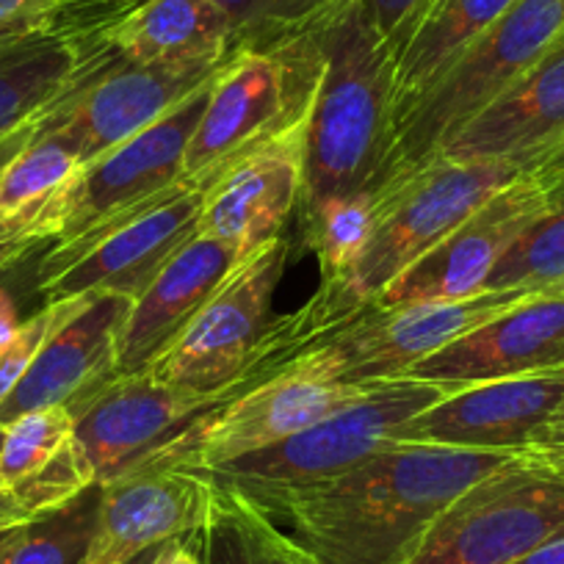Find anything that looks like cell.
<instances>
[{"mask_svg":"<svg viewBox=\"0 0 564 564\" xmlns=\"http://www.w3.org/2000/svg\"><path fill=\"white\" fill-rule=\"evenodd\" d=\"M197 545L203 564H318L247 492L216 479Z\"/></svg>","mask_w":564,"mask_h":564,"instance_id":"cell-28","label":"cell"},{"mask_svg":"<svg viewBox=\"0 0 564 564\" xmlns=\"http://www.w3.org/2000/svg\"><path fill=\"white\" fill-rule=\"evenodd\" d=\"M97 485L69 406H42L3 426L0 496L25 520L64 507Z\"/></svg>","mask_w":564,"mask_h":564,"instance_id":"cell-23","label":"cell"},{"mask_svg":"<svg viewBox=\"0 0 564 564\" xmlns=\"http://www.w3.org/2000/svg\"><path fill=\"white\" fill-rule=\"evenodd\" d=\"M100 514V485L14 529L7 564H84Z\"/></svg>","mask_w":564,"mask_h":564,"instance_id":"cell-31","label":"cell"},{"mask_svg":"<svg viewBox=\"0 0 564 564\" xmlns=\"http://www.w3.org/2000/svg\"><path fill=\"white\" fill-rule=\"evenodd\" d=\"M531 296L536 294L485 289L459 300L371 305L324 335V340L338 351L346 379L366 384L373 379L401 377L415 362L446 349Z\"/></svg>","mask_w":564,"mask_h":564,"instance_id":"cell-14","label":"cell"},{"mask_svg":"<svg viewBox=\"0 0 564 564\" xmlns=\"http://www.w3.org/2000/svg\"><path fill=\"white\" fill-rule=\"evenodd\" d=\"M130 3H133V7H139V3H148V0H130Z\"/></svg>","mask_w":564,"mask_h":564,"instance_id":"cell-46","label":"cell"},{"mask_svg":"<svg viewBox=\"0 0 564 564\" xmlns=\"http://www.w3.org/2000/svg\"><path fill=\"white\" fill-rule=\"evenodd\" d=\"M3 529H12V525H3V523H0V531H3Z\"/></svg>","mask_w":564,"mask_h":564,"instance_id":"cell-47","label":"cell"},{"mask_svg":"<svg viewBox=\"0 0 564 564\" xmlns=\"http://www.w3.org/2000/svg\"><path fill=\"white\" fill-rule=\"evenodd\" d=\"M153 556H155V547H153V551H148V553H141V556H135L130 564H153Z\"/></svg>","mask_w":564,"mask_h":564,"instance_id":"cell-44","label":"cell"},{"mask_svg":"<svg viewBox=\"0 0 564 564\" xmlns=\"http://www.w3.org/2000/svg\"><path fill=\"white\" fill-rule=\"evenodd\" d=\"M523 452L547 459V463H564V399L558 401L553 415L542 423L540 432L531 437V443Z\"/></svg>","mask_w":564,"mask_h":564,"instance_id":"cell-36","label":"cell"},{"mask_svg":"<svg viewBox=\"0 0 564 564\" xmlns=\"http://www.w3.org/2000/svg\"><path fill=\"white\" fill-rule=\"evenodd\" d=\"M316 45L302 208L373 192L395 124V53L373 29L362 0L318 29Z\"/></svg>","mask_w":564,"mask_h":564,"instance_id":"cell-2","label":"cell"},{"mask_svg":"<svg viewBox=\"0 0 564 564\" xmlns=\"http://www.w3.org/2000/svg\"><path fill=\"white\" fill-rule=\"evenodd\" d=\"M14 529H18V525H12V529H3V531H0V564H7V562H9V547H12Z\"/></svg>","mask_w":564,"mask_h":564,"instance_id":"cell-42","label":"cell"},{"mask_svg":"<svg viewBox=\"0 0 564 564\" xmlns=\"http://www.w3.org/2000/svg\"><path fill=\"white\" fill-rule=\"evenodd\" d=\"M514 0H443L395 56V117L446 73Z\"/></svg>","mask_w":564,"mask_h":564,"instance_id":"cell-27","label":"cell"},{"mask_svg":"<svg viewBox=\"0 0 564 564\" xmlns=\"http://www.w3.org/2000/svg\"><path fill=\"white\" fill-rule=\"evenodd\" d=\"M84 166L78 150L42 124L36 139L0 175V241L25 249L51 247Z\"/></svg>","mask_w":564,"mask_h":564,"instance_id":"cell-26","label":"cell"},{"mask_svg":"<svg viewBox=\"0 0 564 564\" xmlns=\"http://www.w3.org/2000/svg\"><path fill=\"white\" fill-rule=\"evenodd\" d=\"M214 479L188 468L139 463L100 485V514L84 564H130L208 518Z\"/></svg>","mask_w":564,"mask_h":564,"instance_id":"cell-18","label":"cell"},{"mask_svg":"<svg viewBox=\"0 0 564 564\" xmlns=\"http://www.w3.org/2000/svg\"><path fill=\"white\" fill-rule=\"evenodd\" d=\"M0 443H3V426H0ZM0 523H3V525H20V523H25L23 514H20L18 509H14L12 503H9L3 496H0Z\"/></svg>","mask_w":564,"mask_h":564,"instance_id":"cell-41","label":"cell"},{"mask_svg":"<svg viewBox=\"0 0 564 564\" xmlns=\"http://www.w3.org/2000/svg\"><path fill=\"white\" fill-rule=\"evenodd\" d=\"M421 3L423 0H362L373 29L393 47L395 56H399L401 45L410 36L412 23H415L417 12H421Z\"/></svg>","mask_w":564,"mask_h":564,"instance_id":"cell-34","label":"cell"},{"mask_svg":"<svg viewBox=\"0 0 564 564\" xmlns=\"http://www.w3.org/2000/svg\"><path fill=\"white\" fill-rule=\"evenodd\" d=\"M562 183V164L520 175L481 203L410 269L401 271L373 305L459 300L485 291L509 249L551 210Z\"/></svg>","mask_w":564,"mask_h":564,"instance_id":"cell-11","label":"cell"},{"mask_svg":"<svg viewBox=\"0 0 564 564\" xmlns=\"http://www.w3.org/2000/svg\"><path fill=\"white\" fill-rule=\"evenodd\" d=\"M514 564H564V531L562 534L551 536L547 542H542L540 547L525 553V556L518 558Z\"/></svg>","mask_w":564,"mask_h":564,"instance_id":"cell-40","label":"cell"},{"mask_svg":"<svg viewBox=\"0 0 564 564\" xmlns=\"http://www.w3.org/2000/svg\"><path fill=\"white\" fill-rule=\"evenodd\" d=\"M437 153L459 161H507L520 170L564 161V36L498 100L454 130Z\"/></svg>","mask_w":564,"mask_h":564,"instance_id":"cell-20","label":"cell"},{"mask_svg":"<svg viewBox=\"0 0 564 564\" xmlns=\"http://www.w3.org/2000/svg\"><path fill=\"white\" fill-rule=\"evenodd\" d=\"M86 300H89V294L69 296V300L42 302L40 311L25 316L23 324H20L9 338L0 340V404L12 395V390L18 388L20 379L25 377V371H29L31 362L36 360V355H40L42 346L47 344V338H51L69 316H75V313L84 307Z\"/></svg>","mask_w":564,"mask_h":564,"instance_id":"cell-33","label":"cell"},{"mask_svg":"<svg viewBox=\"0 0 564 564\" xmlns=\"http://www.w3.org/2000/svg\"><path fill=\"white\" fill-rule=\"evenodd\" d=\"M219 64L159 67L124 62L117 53H108L69 91L67 100L51 111L45 124L62 133L84 164H89L181 106L214 78Z\"/></svg>","mask_w":564,"mask_h":564,"instance_id":"cell-16","label":"cell"},{"mask_svg":"<svg viewBox=\"0 0 564 564\" xmlns=\"http://www.w3.org/2000/svg\"><path fill=\"white\" fill-rule=\"evenodd\" d=\"M545 294H564V276L556 282V285H553L551 291H545Z\"/></svg>","mask_w":564,"mask_h":564,"instance_id":"cell-45","label":"cell"},{"mask_svg":"<svg viewBox=\"0 0 564 564\" xmlns=\"http://www.w3.org/2000/svg\"><path fill=\"white\" fill-rule=\"evenodd\" d=\"M316 80V31L276 51H232L210 80L183 177L197 188L208 186L232 161L300 117L311 106Z\"/></svg>","mask_w":564,"mask_h":564,"instance_id":"cell-7","label":"cell"},{"mask_svg":"<svg viewBox=\"0 0 564 564\" xmlns=\"http://www.w3.org/2000/svg\"><path fill=\"white\" fill-rule=\"evenodd\" d=\"M236 263L230 247L194 236L130 305L119 335L117 377L153 366Z\"/></svg>","mask_w":564,"mask_h":564,"instance_id":"cell-24","label":"cell"},{"mask_svg":"<svg viewBox=\"0 0 564 564\" xmlns=\"http://www.w3.org/2000/svg\"><path fill=\"white\" fill-rule=\"evenodd\" d=\"M307 241L316 252L322 265L324 285L318 300L329 307L338 318L349 322L355 318L340 305V294L355 276L368 241H371L373 221H377V192L346 194V197H329L324 203L305 208Z\"/></svg>","mask_w":564,"mask_h":564,"instance_id":"cell-29","label":"cell"},{"mask_svg":"<svg viewBox=\"0 0 564 564\" xmlns=\"http://www.w3.org/2000/svg\"><path fill=\"white\" fill-rule=\"evenodd\" d=\"M232 25V51H276L324 29L355 0H216ZM230 51V53H232Z\"/></svg>","mask_w":564,"mask_h":564,"instance_id":"cell-30","label":"cell"},{"mask_svg":"<svg viewBox=\"0 0 564 564\" xmlns=\"http://www.w3.org/2000/svg\"><path fill=\"white\" fill-rule=\"evenodd\" d=\"M203 188L183 181L170 194L106 227L67 258L36 269L42 302L84 294H117L135 302L166 263L197 236Z\"/></svg>","mask_w":564,"mask_h":564,"instance_id":"cell-12","label":"cell"},{"mask_svg":"<svg viewBox=\"0 0 564 564\" xmlns=\"http://www.w3.org/2000/svg\"><path fill=\"white\" fill-rule=\"evenodd\" d=\"M42 252H45V249H25L18 247V243L0 241V289H3L7 282L18 280V276L36 271Z\"/></svg>","mask_w":564,"mask_h":564,"instance_id":"cell-37","label":"cell"},{"mask_svg":"<svg viewBox=\"0 0 564 564\" xmlns=\"http://www.w3.org/2000/svg\"><path fill=\"white\" fill-rule=\"evenodd\" d=\"M289 265V241L274 238L238 260L164 355L144 371L183 388L243 390L338 324L313 300L271 324L276 285Z\"/></svg>","mask_w":564,"mask_h":564,"instance_id":"cell-3","label":"cell"},{"mask_svg":"<svg viewBox=\"0 0 564 564\" xmlns=\"http://www.w3.org/2000/svg\"><path fill=\"white\" fill-rule=\"evenodd\" d=\"M366 384L349 382L338 351L318 338L188 423L181 435L141 463L175 465L210 476L311 430L313 423L349 404Z\"/></svg>","mask_w":564,"mask_h":564,"instance_id":"cell-4","label":"cell"},{"mask_svg":"<svg viewBox=\"0 0 564 564\" xmlns=\"http://www.w3.org/2000/svg\"><path fill=\"white\" fill-rule=\"evenodd\" d=\"M564 276V183L551 210L509 249L487 289L545 294Z\"/></svg>","mask_w":564,"mask_h":564,"instance_id":"cell-32","label":"cell"},{"mask_svg":"<svg viewBox=\"0 0 564 564\" xmlns=\"http://www.w3.org/2000/svg\"><path fill=\"white\" fill-rule=\"evenodd\" d=\"M553 465H564V463H553Z\"/></svg>","mask_w":564,"mask_h":564,"instance_id":"cell-48","label":"cell"},{"mask_svg":"<svg viewBox=\"0 0 564 564\" xmlns=\"http://www.w3.org/2000/svg\"><path fill=\"white\" fill-rule=\"evenodd\" d=\"M441 3H443V0H423V3H421V12H417L415 23H412L410 34H412V31H415V25H417V23H421V20H423V18H430V14H432V12H435V9H437V7H441ZM406 40H410V36H406ZM401 47H404V45H401Z\"/></svg>","mask_w":564,"mask_h":564,"instance_id":"cell-43","label":"cell"},{"mask_svg":"<svg viewBox=\"0 0 564 564\" xmlns=\"http://www.w3.org/2000/svg\"><path fill=\"white\" fill-rule=\"evenodd\" d=\"M47 117H51V113H47ZM47 117L23 124V128L12 130V133H7V135H0V175H3V172H7V166L12 164V161L18 159L25 148H29L31 141L36 139V133H40Z\"/></svg>","mask_w":564,"mask_h":564,"instance_id":"cell-39","label":"cell"},{"mask_svg":"<svg viewBox=\"0 0 564 564\" xmlns=\"http://www.w3.org/2000/svg\"><path fill=\"white\" fill-rule=\"evenodd\" d=\"M452 388L454 384L415 377L373 379L349 404L313 423L311 430L289 437L280 446L249 454L210 474V479L241 490L300 487L333 479L393 443L410 417L421 415Z\"/></svg>","mask_w":564,"mask_h":564,"instance_id":"cell-9","label":"cell"},{"mask_svg":"<svg viewBox=\"0 0 564 564\" xmlns=\"http://www.w3.org/2000/svg\"><path fill=\"white\" fill-rule=\"evenodd\" d=\"M562 166H564V161H562Z\"/></svg>","mask_w":564,"mask_h":564,"instance_id":"cell-49","label":"cell"},{"mask_svg":"<svg viewBox=\"0 0 564 564\" xmlns=\"http://www.w3.org/2000/svg\"><path fill=\"white\" fill-rule=\"evenodd\" d=\"M241 390H197L150 371L124 373L91 393L75 415V432L95 465L97 485L148 459L188 423Z\"/></svg>","mask_w":564,"mask_h":564,"instance_id":"cell-17","label":"cell"},{"mask_svg":"<svg viewBox=\"0 0 564 564\" xmlns=\"http://www.w3.org/2000/svg\"><path fill=\"white\" fill-rule=\"evenodd\" d=\"M553 371H564V294L531 296L401 377L470 384Z\"/></svg>","mask_w":564,"mask_h":564,"instance_id":"cell-22","label":"cell"},{"mask_svg":"<svg viewBox=\"0 0 564 564\" xmlns=\"http://www.w3.org/2000/svg\"><path fill=\"white\" fill-rule=\"evenodd\" d=\"M130 305L117 294H89L84 307L47 338L12 395L0 404V426L42 406L64 404L75 412L117 377L119 335Z\"/></svg>","mask_w":564,"mask_h":564,"instance_id":"cell-21","label":"cell"},{"mask_svg":"<svg viewBox=\"0 0 564 564\" xmlns=\"http://www.w3.org/2000/svg\"><path fill=\"white\" fill-rule=\"evenodd\" d=\"M153 564H203L197 545V531H194V534L172 536V540L161 542V545L155 547Z\"/></svg>","mask_w":564,"mask_h":564,"instance_id":"cell-38","label":"cell"},{"mask_svg":"<svg viewBox=\"0 0 564 564\" xmlns=\"http://www.w3.org/2000/svg\"><path fill=\"white\" fill-rule=\"evenodd\" d=\"M62 0H0V36L36 29L56 14Z\"/></svg>","mask_w":564,"mask_h":564,"instance_id":"cell-35","label":"cell"},{"mask_svg":"<svg viewBox=\"0 0 564 564\" xmlns=\"http://www.w3.org/2000/svg\"><path fill=\"white\" fill-rule=\"evenodd\" d=\"M564 531V465L523 452L437 518L406 564H514Z\"/></svg>","mask_w":564,"mask_h":564,"instance_id":"cell-8","label":"cell"},{"mask_svg":"<svg viewBox=\"0 0 564 564\" xmlns=\"http://www.w3.org/2000/svg\"><path fill=\"white\" fill-rule=\"evenodd\" d=\"M520 454L393 441L333 479L243 492L318 564H406L468 487Z\"/></svg>","mask_w":564,"mask_h":564,"instance_id":"cell-1","label":"cell"},{"mask_svg":"<svg viewBox=\"0 0 564 564\" xmlns=\"http://www.w3.org/2000/svg\"><path fill=\"white\" fill-rule=\"evenodd\" d=\"M130 0H62L47 23L0 36V135L56 111L111 53L108 29Z\"/></svg>","mask_w":564,"mask_h":564,"instance_id":"cell-13","label":"cell"},{"mask_svg":"<svg viewBox=\"0 0 564 564\" xmlns=\"http://www.w3.org/2000/svg\"><path fill=\"white\" fill-rule=\"evenodd\" d=\"M562 36L564 0H514L446 73L399 111L377 188L435 155L454 130L518 84Z\"/></svg>","mask_w":564,"mask_h":564,"instance_id":"cell-5","label":"cell"},{"mask_svg":"<svg viewBox=\"0 0 564 564\" xmlns=\"http://www.w3.org/2000/svg\"><path fill=\"white\" fill-rule=\"evenodd\" d=\"M564 399V371L454 384L441 401L410 417L395 441L514 452L525 448Z\"/></svg>","mask_w":564,"mask_h":564,"instance_id":"cell-19","label":"cell"},{"mask_svg":"<svg viewBox=\"0 0 564 564\" xmlns=\"http://www.w3.org/2000/svg\"><path fill=\"white\" fill-rule=\"evenodd\" d=\"M210 80L188 95L181 106L164 113L159 122L84 166L58 216L56 236L40 254L36 269L67 258L100 230L148 208L150 203L170 194L177 183L186 181L183 161L203 117Z\"/></svg>","mask_w":564,"mask_h":564,"instance_id":"cell-10","label":"cell"},{"mask_svg":"<svg viewBox=\"0 0 564 564\" xmlns=\"http://www.w3.org/2000/svg\"><path fill=\"white\" fill-rule=\"evenodd\" d=\"M525 175L507 161H459L435 153L412 170L388 177L377 192V221L355 276L340 294L357 316L390 282L430 252L481 203Z\"/></svg>","mask_w":564,"mask_h":564,"instance_id":"cell-6","label":"cell"},{"mask_svg":"<svg viewBox=\"0 0 564 564\" xmlns=\"http://www.w3.org/2000/svg\"><path fill=\"white\" fill-rule=\"evenodd\" d=\"M119 58L159 67L219 64L232 51V25L216 0H148L108 29Z\"/></svg>","mask_w":564,"mask_h":564,"instance_id":"cell-25","label":"cell"},{"mask_svg":"<svg viewBox=\"0 0 564 564\" xmlns=\"http://www.w3.org/2000/svg\"><path fill=\"white\" fill-rule=\"evenodd\" d=\"M311 106L203 188L197 236L221 241L238 260L280 238V230L305 197Z\"/></svg>","mask_w":564,"mask_h":564,"instance_id":"cell-15","label":"cell"}]
</instances>
